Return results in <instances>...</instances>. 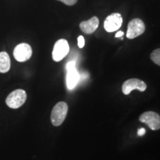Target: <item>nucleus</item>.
Wrapping results in <instances>:
<instances>
[{"label":"nucleus","mask_w":160,"mask_h":160,"mask_svg":"<svg viewBox=\"0 0 160 160\" xmlns=\"http://www.w3.org/2000/svg\"><path fill=\"white\" fill-rule=\"evenodd\" d=\"M68 111V106L65 102H59L53 107L52 110L51 120L52 125L59 126L65 121Z\"/></svg>","instance_id":"obj_1"},{"label":"nucleus","mask_w":160,"mask_h":160,"mask_svg":"<svg viewBox=\"0 0 160 160\" xmlns=\"http://www.w3.org/2000/svg\"><path fill=\"white\" fill-rule=\"evenodd\" d=\"M27 99V93L22 89H17L11 92L6 98L5 102L9 108L17 109L25 104Z\"/></svg>","instance_id":"obj_2"},{"label":"nucleus","mask_w":160,"mask_h":160,"mask_svg":"<svg viewBox=\"0 0 160 160\" xmlns=\"http://www.w3.org/2000/svg\"><path fill=\"white\" fill-rule=\"evenodd\" d=\"M67 75H66V85L68 90H73L79 82L80 77L76 68V62L71 61L66 65Z\"/></svg>","instance_id":"obj_3"},{"label":"nucleus","mask_w":160,"mask_h":160,"mask_svg":"<svg viewBox=\"0 0 160 160\" xmlns=\"http://www.w3.org/2000/svg\"><path fill=\"white\" fill-rule=\"evenodd\" d=\"M70 47L67 40L62 39H59L53 46L52 57L55 62H59L62 60L68 54Z\"/></svg>","instance_id":"obj_4"},{"label":"nucleus","mask_w":160,"mask_h":160,"mask_svg":"<svg viewBox=\"0 0 160 160\" xmlns=\"http://www.w3.org/2000/svg\"><path fill=\"white\" fill-rule=\"evenodd\" d=\"M145 31V25L144 22L142 19L136 18L129 22L126 36L128 39H134V38L142 34Z\"/></svg>","instance_id":"obj_5"},{"label":"nucleus","mask_w":160,"mask_h":160,"mask_svg":"<svg viewBox=\"0 0 160 160\" xmlns=\"http://www.w3.org/2000/svg\"><path fill=\"white\" fill-rule=\"evenodd\" d=\"M139 121L146 124L152 131L160 129V116L156 112H145L139 117Z\"/></svg>","instance_id":"obj_6"},{"label":"nucleus","mask_w":160,"mask_h":160,"mask_svg":"<svg viewBox=\"0 0 160 160\" xmlns=\"http://www.w3.org/2000/svg\"><path fill=\"white\" fill-rule=\"evenodd\" d=\"M146 88H147V85L145 82L137 78L126 80L122 87V90L125 95H128L133 90H138V91L143 92L145 91Z\"/></svg>","instance_id":"obj_7"},{"label":"nucleus","mask_w":160,"mask_h":160,"mask_svg":"<svg viewBox=\"0 0 160 160\" xmlns=\"http://www.w3.org/2000/svg\"><path fill=\"white\" fill-rule=\"evenodd\" d=\"M32 56L31 45L27 43H21L17 45L13 50V57L16 60L20 62L28 61Z\"/></svg>","instance_id":"obj_8"},{"label":"nucleus","mask_w":160,"mask_h":160,"mask_svg":"<svg viewBox=\"0 0 160 160\" xmlns=\"http://www.w3.org/2000/svg\"><path fill=\"white\" fill-rule=\"evenodd\" d=\"M122 15L119 13H114L109 15L106 18L104 22V28L105 31L109 33L117 31L120 28L122 25Z\"/></svg>","instance_id":"obj_9"},{"label":"nucleus","mask_w":160,"mask_h":160,"mask_svg":"<svg viewBox=\"0 0 160 160\" xmlns=\"http://www.w3.org/2000/svg\"><path fill=\"white\" fill-rule=\"evenodd\" d=\"M99 21L98 17H93L87 21H83L79 24L81 31L86 34H91L99 27Z\"/></svg>","instance_id":"obj_10"},{"label":"nucleus","mask_w":160,"mask_h":160,"mask_svg":"<svg viewBox=\"0 0 160 160\" xmlns=\"http://www.w3.org/2000/svg\"><path fill=\"white\" fill-rule=\"evenodd\" d=\"M11 59L8 53L5 51L0 52V73H7L11 69Z\"/></svg>","instance_id":"obj_11"},{"label":"nucleus","mask_w":160,"mask_h":160,"mask_svg":"<svg viewBox=\"0 0 160 160\" xmlns=\"http://www.w3.org/2000/svg\"><path fill=\"white\" fill-rule=\"evenodd\" d=\"M151 59L156 65L160 66V48L156 49L152 52Z\"/></svg>","instance_id":"obj_12"},{"label":"nucleus","mask_w":160,"mask_h":160,"mask_svg":"<svg viewBox=\"0 0 160 160\" xmlns=\"http://www.w3.org/2000/svg\"><path fill=\"white\" fill-rule=\"evenodd\" d=\"M57 1H60L64 4H65L66 5L72 6L74 5L77 2V0H57Z\"/></svg>","instance_id":"obj_13"},{"label":"nucleus","mask_w":160,"mask_h":160,"mask_svg":"<svg viewBox=\"0 0 160 160\" xmlns=\"http://www.w3.org/2000/svg\"><path fill=\"white\" fill-rule=\"evenodd\" d=\"M85 39H84V37L82 36H79V37H78V46H79V48H82L84 46H85Z\"/></svg>","instance_id":"obj_14"},{"label":"nucleus","mask_w":160,"mask_h":160,"mask_svg":"<svg viewBox=\"0 0 160 160\" xmlns=\"http://www.w3.org/2000/svg\"><path fill=\"white\" fill-rule=\"evenodd\" d=\"M146 132V130L144 128H139L138 130V132H137V134L138 136H139V137H142L143 135H145Z\"/></svg>","instance_id":"obj_15"},{"label":"nucleus","mask_w":160,"mask_h":160,"mask_svg":"<svg viewBox=\"0 0 160 160\" xmlns=\"http://www.w3.org/2000/svg\"><path fill=\"white\" fill-rule=\"evenodd\" d=\"M123 35H124V32H122V31H119V32H117V33H116L115 37H116V38H119V37H122Z\"/></svg>","instance_id":"obj_16"}]
</instances>
